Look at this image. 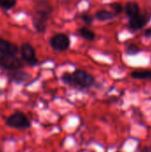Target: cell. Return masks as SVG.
Segmentation results:
<instances>
[{
    "mask_svg": "<svg viewBox=\"0 0 151 152\" xmlns=\"http://www.w3.org/2000/svg\"><path fill=\"white\" fill-rule=\"evenodd\" d=\"M125 12L129 18H132L140 13V6L137 3L128 2L125 6Z\"/></svg>",
    "mask_w": 151,
    "mask_h": 152,
    "instance_id": "10",
    "label": "cell"
},
{
    "mask_svg": "<svg viewBox=\"0 0 151 152\" xmlns=\"http://www.w3.org/2000/svg\"><path fill=\"white\" fill-rule=\"evenodd\" d=\"M19 53V46L8 40L0 38V54L16 55Z\"/></svg>",
    "mask_w": 151,
    "mask_h": 152,
    "instance_id": "7",
    "label": "cell"
},
{
    "mask_svg": "<svg viewBox=\"0 0 151 152\" xmlns=\"http://www.w3.org/2000/svg\"><path fill=\"white\" fill-rule=\"evenodd\" d=\"M0 152H1V151H0Z\"/></svg>",
    "mask_w": 151,
    "mask_h": 152,
    "instance_id": "21",
    "label": "cell"
},
{
    "mask_svg": "<svg viewBox=\"0 0 151 152\" xmlns=\"http://www.w3.org/2000/svg\"><path fill=\"white\" fill-rule=\"evenodd\" d=\"M49 45L54 51L64 52L70 47V39L68 35L64 33H58L50 38Z\"/></svg>",
    "mask_w": 151,
    "mask_h": 152,
    "instance_id": "5",
    "label": "cell"
},
{
    "mask_svg": "<svg viewBox=\"0 0 151 152\" xmlns=\"http://www.w3.org/2000/svg\"><path fill=\"white\" fill-rule=\"evenodd\" d=\"M19 52L21 59L29 66H36L38 61L36 57V50L28 42H24L19 46Z\"/></svg>",
    "mask_w": 151,
    "mask_h": 152,
    "instance_id": "4",
    "label": "cell"
},
{
    "mask_svg": "<svg viewBox=\"0 0 151 152\" xmlns=\"http://www.w3.org/2000/svg\"><path fill=\"white\" fill-rule=\"evenodd\" d=\"M53 7L46 0H39L36 4V11L32 16V24L37 33L46 30L48 20L51 18Z\"/></svg>",
    "mask_w": 151,
    "mask_h": 152,
    "instance_id": "1",
    "label": "cell"
},
{
    "mask_svg": "<svg viewBox=\"0 0 151 152\" xmlns=\"http://www.w3.org/2000/svg\"><path fill=\"white\" fill-rule=\"evenodd\" d=\"M81 20L86 24V25H92L93 21V17L88 13H83L81 15Z\"/></svg>",
    "mask_w": 151,
    "mask_h": 152,
    "instance_id": "18",
    "label": "cell"
},
{
    "mask_svg": "<svg viewBox=\"0 0 151 152\" xmlns=\"http://www.w3.org/2000/svg\"><path fill=\"white\" fill-rule=\"evenodd\" d=\"M150 149H151V148H150Z\"/></svg>",
    "mask_w": 151,
    "mask_h": 152,
    "instance_id": "22",
    "label": "cell"
},
{
    "mask_svg": "<svg viewBox=\"0 0 151 152\" xmlns=\"http://www.w3.org/2000/svg\"><path fill=\"white\" fill-rule=\"evenodd\" d=\"M75 87L90 88L95 83V78L93 75L83 69H76L72 73Z\"/></svg>",
    "mask_w": 151,
    "mask_h": 152,
    "instance_id": "2",
    "label": "cell"
},
{
    "mask_svg": "<svg viewBox=\"0 0 151 152\" xmlns=\"http://www.w3.org/2000/svg\"><path fill=\"white\" fill-rule=\"evenodd\" d=\"M23 67V63L20 59L16 55H4L0 54V69L7 71H12L20 69Z\"/></svg>",
    "mask_w": 151,
    "mask_h": 152,
    "instance_id": "6",
    "label": "cell"
},
{
    "mask_svg": "<svg viewBox=\"0 0 151 152\" xmlns=\"http://www.w3.org/2000/svg\"><path fill=\"white\" fill-rule=\"evenodd\" d=\"M8 78L12 82H14L16 84H21L28 81L30 78V75L21 69H16L8 72Z\"/></svg>",
    "mask_w": 151,
    "mask_h": 152,
    "instance_id": "9",
    "label": "cell"
},
{
    "mask_svg": "<svg viewBox=\"0 0 151 152\" xmlns=\"http://www.w3.org/2000/svg\"><path fill=\"white\" fill-rule=\"evenodd\" d=\"M109 6L111 7V9L113 10V12H114L116 15H118V14L121 13L122 11H123V6H122V4H119V3H117V2L112 3V4H109Z\"/></svg>",
    "mask_w": 151,
    "mask_h": 152,
    "instance_id": "17",
    "label": "cell"
},
{
    "mask_svg": "<svg viewBox=\"0 0 151 152\" xmlns=\"http://www.w3.org/2000/svg\"><path fill=\"white\" fill-rule=\"evenodd\" d=\"M139 152H151V149L148 146H140L138 149Z\"/></svg>",
    "mask_w": 151,
    "mask_h": 152,
    "instance_id": "19",
    "label": "cell"
},
{
    "mask_svg": "<svg viewBox=\"0 0 151 152\" xmlns=\"http://www.w3.org/2000/svg\"><path fill=\"white\" fill-rule=\"evenodd\" d=\"M77 33L82 38H84L85 40L93 41L95 39V33L93 30H91L90 28H88L87 27H81L77 30Z\"/></svg>",
    "mask_w": 151,
    "mask_h": 152,
    "instance_id": "12",
    "label": "cell"
},
{
    "mask_svg": "<svg viewBox=\"0 0 151 152\" xmlns=\"http://www.w3.org/2000/svg\"><path fill=\"white\" fill-rule=\"evenodd\" d=\"M140 52H141L140 47L137 46V45H134V44L129 45L126 47V49H125V53H126L128 55H135V54H137V53H140Z\"/></svg>",
    "mask_w": 151,
    "mask_h": 152,
    "instance_id": "16",
    "label": "cell"
},
{
    "mask_svg": "<svg viewBox=\"0 0 151 152\" xmlns=\"http://www.w3.org/2000/svg\"><path fill=\"white\" fill-rule=\"evenodd\" d=\"M16 4V0H0V7L4 10H10Z\"/></svg>",
    "mask_w": 151,
    "mask_h": 152,
    "instance_id": "15",
    "label": "cell"
},
{
    "mask_svg": "<svg viewBox=\"0 0 151 152\" xmlns=\"http://www.w3.org/2000/svg\"><path fill=\"white\" fill-rule=\"evenodd\" d=\"M61 81L65 85L69 86H72V87H75L74 81H73V77H72V73H69V72L63 73L61 75Z\"/></svg>",
    "mask_w": 151,
    "mask_h": 152,
    "instance_id": "14",
    "label": "cell"
},
{
    "mask_svg": "<svg viewBox=\"0 0 151 152\" xmlns=\"http://www.w3.org/2000/svg\"><path fill=\"white\" fill-rule=\"evenodd\" d=\"M5 125L15 129H28L31 126L29 119L22 112H15L9 116L5 120Z\"/></svg>",
    "mask_w": 151,
    "mask_h": 152,
    "instance_id": "3",
    "label": "cell"
},
{
    "mask_svg": "<svg viewBox=\"0 0 151 152\" xmlns=\"http://www.w3.org/2000/svg\"><path fill=\"white\" fill-rule=\"evenodd\" d=\"M149 20H150V18H148L146 15L139 13V14L130 18L129 28L132 30H139V29H141V28H142L143 27L146 26Z\"/></svg>",
    "mask_w": 151,
    "mask_h": 152,
    "instance_id": "8",
    "label": "cell"
},
{
    "mask_svg": "<svg viewBox=\"0 0 151 152\" xmlns=\"http://www.w3.org/2000/svg\"><path fill=\"white\" fill-rule=\"evenodd\" d=\"M131 77L141 80H151V70H137L131 73Z\"/></svg>",
    "mask_w": 151,
    "mask_h": 152,
    "instance_id": "13",
    "label": "cell"
},
{
    "mask_svg": "<svg viewBox=\"0 0 151 152\" xmlns=\"http://www.w3.org/2000/svg\"><path fill=\"white\" fill-rule=\"evenodd\" d=\"M117 15L112 12H109V11H107V10H100L98 12H95V15L94 17L100 20V21H106V20H112L116 17Z\"/></svg>",
    "mask_w": 151,
    "mask_h": 152,
    "instance_id": "11",
    "label": "cell"
},
{
    "mask_svg": "<svg viewBox=\"0 0 151 152\" xmlns=\"http://www.w3.org/2000/svg\"><path fill=\"white\" fill-rule=\"evenodd\" d=\"M144 34H145V37H151V28L146 29Z\"/></svg>",
    "mask_w": 151,
    "mask_h": 152,
    "instance_id": "20",
    "label": "cell"
}]
</instances>
